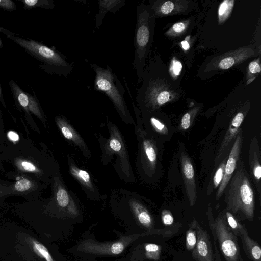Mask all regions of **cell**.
<instances>
[{"mask_svg": "<svg viewBox=\"0 0 261 261\" xmlns=\"http://www.w3.org/2000/svg\"><path fill=\"white\" fill-rule=\"evenodd\" d=\"M69 170L71 175L75 178L86 190L87 193L96 196L97 190L94 186L90 174L85 170L77 167L71 159H68Z\"/></svg>", "mask_w": 261, "mask_h": 261, "instance_id": "obj_15", "label": "cell"}, {"mask_svg": "<svg viewBox=\"0 0 261 261\" xmlns=\"http://www.w3.org/2000/svg\"><path fill=\"white\" fill-rule=\"evenodd\" d=\"M228 8V5L226 3V2H223L220 7L219 10V15L222 16L224 15L225 13H226V11Z\"/></svg>", "mask_w": 261, "mask_h": 261, "instance_id": "obj_39", "label": "cell"}, {"mask_svg": "<svg viewBox=\"0 0 261 261\" xmlns=\"http://www.w3.org/2000/svg\"><path fill=\"white\" fill-rule=\"evenodd\" d=\"M171 68L172 71L174 74L178 75L182 69V64L179 61H174Z\"/></svg>", "mask_w": 261, "mask_h": 261, "instance_id": "obj_34", "label": "cell"}, {"mask_svg": "<svg viewBox=\"0 0 261 261\" xmlns=\"http://www.w3.org/2000/svg\"><path fill=\"white\" fill-rule=\"evenodd\" d=\"M127 90L137 119V123L134 124V127L136 138L138 141L137 168L141 173L150 176L156 168L157 161L156 146L153 141L147 137L146 132L143 129L140 111L134 102L129 89Z\"/></svg>", "mask_w": 261, "mask_h": 261, "instance_id": "obj_6", "label": "cell"}, {"mask_svg": "<svg viewBox=\"0 0 261 261\" xmlns=\"http://www.w3.org/2000/svg\"><path fill=\"white\" fill-rule=\"evenodd\" d=\"M34 95L29 94V104L27 111L25 112L26 116H31L30 113L33 114L37 117L46 126V118L43 111L40 105L38 98L36 95L34 91Z\"/></svg>", "mask_w": 261, "mask_h": 261, "instance_id": "obj_20", "label": "cell"}, {"mask_svg": "<svg viewBox=\"0 0 261 261\" xmlns=\"http://www.w3.org/2000/svg\"><path fill=\"white\" fill-rule=\"evenodd\" d=\"M3 48V43L1 40V38H0V49Z\"/></svg>", "mask_w": 261, "mask_h": 261, "instance_id": "obj_42", "label": "cell"}, {"mask_svg": "<svg viewBox=\"0 0 261 261\" xmlns=\"http://www.w3.org/2000/svg\"><path fill=\"white\" fill-rule=\"evenodd\" d=\"M161 220L165 226H171L174 223L173 215L170 211L167 210H164L162 211Z\"/></svg>", "mask_w": 261, "mask_h": 261, "instance_id": "obj_30", "label": "cell"}, {"mask_svg": "<svg viewBox=\"0 0 261 261\" xmlns=\"http://www.w3.org/2000/svg\"><path fill=\"white\" fill-rule=\"evenodd\" d=\"M2 123V115H1V111L0 110V125Z\"/></svg>", "mask_w": 261, "mask_h": 261, "instance_id": "obj_43", "label": "cell"}, {"mask_svg": "<svg viewBox=\"0 0 261 261\" xmlns=\"http://www.w3.org/2000/svg\"><path fill=\"white\" fill-rule=\"evenodd\" d=\"M238 165L225 190L226 210L241 220L252 221L255 208L254 192L243 162L239 161Z\"/></svg>", "mask_w": 261, "mask_h": 261, "instance_id": "obj_1", "label": "cell"}, {"mask_svg": "<svg viewBox=\"0 0 261 261\" xmlns=\"http://www.w3.org/2000/svg\"><path fill=\"white\" fill-rule=\"evenodd\" d=\"M23 8L27 10H30L35 8H41L44 9H53L55 4L53 0H22Z\"/></svg>", "mask_w": 261, "mask_h": 261, "instance_id": "obj_25", "label": "cell"}, {"mask_svg": "<svg viewBox=\"0 0 261 261\" xmlns=\"http://www.w3.org/2000/svg\"><path fill=\"white\" fill-rule=\"evenodd\" d=\"M149 122L151 126L156 132L164 135L168 133V129L166 125L156 117H150Z\"/></svg>", "mask_w": 261, "mask_h": 261, "instance_id": "obj_28", "label": "cell"}, {"mask_svg": "<svg viewBox=\"0 0 261 261\" xmlns=\"http://www.w3.org/2000/svg\"><path fill=\"white\" fill-rule=\"evenodd\" d=\"M7 135L9 139L13 142H16L19 140V135L14 131H9Z\"/></svg>", "mask_w": 261, "mask_h": 261, "instance_id": "obj_38", "label": "cell"}, {"mask_svg": "<svg viewBox=\"0 0 261 261\" xmlns=\"http://www.w3.org/2000/svg\"><path fill=\"white\" fill-rule=\"evenodd\" d=\"M206 214L212 234L216 238L222 256L226 261H238L241 254L238 237L227 225L222 213H220L214 220L209 206Z\"/></svg>", "mask_w": 261, "mask_h": 261, "instance_id": "obj_7", "label": "cell"}, {"mask_svg": "<svg viewBox=\"0 0 261 261\" xmlns=\"http://www.w3.org/2000/svg\"><path fill=\"white\" fill-rule=\"evenodd\" d=\"M249 166L250 172L258 191H260L261 164L260 154L257 139L254 138L250 144L249 151Z\"/></svg>", "mask_w": 261, "mask_h": 261, "instance_id": "obj_13", "label": "cell"}, {"mask_svg": "<svg viewBox=\"0 0 261 261\" xmlns=\"http://www.w3.org/2000/svg\"><path fill=\"white\" fill-rule=\"evenodd\" d=\"M55 122L63 137L77 146L87 158H90L91 154L89 148L80 135L62 116H57Z\"/></svg>", "mask_w": 261, "mask_h": 261, "instance_id": "obj_11", "label": "cell"}, {"mask_svg": "<svg viewBox=\"0 0 261 261\" xmlns=\"http://www.w3.org/2000/svg\"><path fill=\"white\" fill-rule=\"evenodd\" d=\"M125 4L124 0H104L98 1L99 12L95 15V27L99 28L107 13L115 14Z\"/></svg>", "mask_w": 261, "mask_h": 261, "instance_id": "obj_16", "label": "cell"}, {"mask_svg": "<svg viewBox=\"0 0 261 261\" xmlns=\"http://www.w3.org/2000/svg\"><path fill=\"white\" fill-rule=\"evenodd\" d=\"M83 246L84 251L88 252L108 255H118L121 253L124 249L123 242L118 241L108 244H98L93 241H87Z\"/></svg>", "mask_w": 261, "mask_h": 261, "instance_id": "obj_12", "label": "cell"}, {"mask_svg": "<svg viewBox=\"0 0 261 261\" xmlns=\"http://www.w3.org/2000/svg\"><path fill=\"white\" fill-rule=\"evenodd\" d=\"M34 183L28 178L22 177L13 185V191L19 193H23L34 187Z\"/></svg>", "mask_w": 261, "mask_h": 261, "instance_id": "obj_27", "label": "cell"}, {"mask_svg": "<svg viewBox=\"0 0 261 261\" xmlns=\"http://www.w3.org/2000/svg\"><path fill=\"white\" fill-rule=\"evenodd\" d=\"M197 221L195 218L189 224V229L186 233V249L192 251L194 248L197 242Z\"/></svg>", "mask_w": 261, "mask_h": 261, "instance_id": "obj_22", "label": "cell"}, {"mask_svg": "<svg viewBox=\"0 0 261 261\" xmlns=\"http://www.w3.org/2000/svg\"><path fill=\"white\" fill-rule=\"evenodd\" d=\"M238 261H244L243 259L242 258L241 255L239 256V260Z\"/></svg>", "mask_w": 261, "mask_h": 261, "instance_id": "obj_44", "label": "cell"}, {"mask_svg": "<svg viewBox=\"0 0 261 261\" xmlns=\"http://www.w3.org/2000/svg\"><path fill=\"white\" fill-rule=\"evenodd\" d=\"M181 167L186 193L190 205L193 206L197 200L194 170L190 159L184 152L181 153Z\"/></svg>", "mask_w": 261, "mask_h": 261, "instance_id": "obj_10", "label": "cell"}, {"mask_svg": "<svg viewBox=\"0 0 261 261\" xmlns=\"http://www.w3.org/2000/svg\"><path fill=\"white\" fill-rule=\"evenodd\" d=\"M185 28V24L182 22H178L174 24L172 27V29L177 33L182 32Z\"/></svg>", "mask_w": 261, "mask_h": 261, "instance_id": "obj_37", "label": "cell"}, {"mask_svg": "<svg viewBox=\"0 0 261 261\" xmlns=\"http://www.w3.org/2000/svg\"><path fill=\"white\" fill-rule=\"evenodd\" d=\"M181 45H182L183 48L185 50H187L189 48V43L186 41H182Z\"/></svg>", "mask_w": 261, "mask_h": 261, "instance_id": "obj_41", "label": "cell"}, {"mask_svg": "<svg viewBox=\"0 0 261 261\" xmlns=\"http://www.w3.org/2000/svg\"><path fill=\"white\" fill-rule=\"evenodd\" d=\"M107 121L110 137L99 139L102 152V161L106 165L115 155V167L120 176L127 182H133L135 178L124 138L117 126L112 123L108 117Z\"/></svg>", "mask_w": 261, "mask_h": 261, "instance_id": "obj_5", "label": "cell"}, {"mask_svg": "<svg viewBox=\"0 0 261 261\" xmlns=\"http://www.w3.org/2000/svg\"><path fill=\"white\" fill-rule=\"evenodd\" d=\"M4 34L27 53L41 61L40 66L46 72L65 77L71 73L73 65L60 52L38 41L15 36L7 30Z\"/></svg>", "mask_w": 261, "mask_h": 261, "instance_id": "obj_3", "label": "cell"}, {"mask_svg": "<svg viewBox=\"0 0 261 261\" xmlns=\"http://www.w3.org/2000/svg\"><path fill=\"white\" fill-rule=\"evenodd\" d=\"M239 237H241L242 248L246 256L252 261H261L260 246L249 236L245 225Z\"/></svg>", "mask_w": 261, "mask_h": 261, "instance_id": "obj_14", "label": "cell"}, {"mask_svg": "<svg viewBox=\"0 0 261 261\" xmlns=\"http://www.w3.org/2000/svg\"><path fill=\"white\" fill-rule=\"evenodd\" d=\"M14 164L21 171L40 175L41 170L33 162L21 158L14 160Z\"/></svg>", "mask_w": 261, "mask_h": 261, "instance_id": "obj_23", "label": "cell"}, {"mask_svg": "<svg viewBox=\"0 0 261 261\" xmlns=\"http://www.w3.org/2000/svg\"><path fill=\"white\" fill-rule=\"evenodd\" d=\"M214 247V257L215 261H222L220 257V253L217 245V241L215 238H213Z\"/></svg>", "mask_w": 261, "mask_h": 261, "instance_id": "obj_36", "label": "cell"}, {"mask_svg": "<svg viewBox=\"0 0 261 261\" xmlns=\"http://www.w3.org/2000/svg\"><path fill=\"white\" fill-rule=\"evenodd\" d=\"M0 7L10 11H14L16 9L15 4L11 0H0Z\"/></svg>", "mask_w": 261, "mask_h": 261, "instance_id": "obj_31", "label": "cell"}, {"mask_svg": "<svg viewBox=\"0 0 261 261\" xmlns=\"http://www.w3.org/2000/svg\"><path fill=\"white\" fill-rule=\"evenodd\" d=\"M196 229L197 242L191 251L193 258L196 261H215L209 234L199 223Z\"/></svg>", "mask_w": 261, "mask_h": 261, "instance_id": "obj_9", "label": "cell"}, {"mask_svg": "<svg viewBox=\"0 0 261 261\" xmlns=\"http://www.w3.org/2000/svg\"><path fill=\"white\" fill-rule=\"evenodd\" d=\"M95 73L94 89L103 92L111 100L119 116L127 124H134L135 120L124 99V88L109 65L105 68L86 61Z\"/></svg>", "mask_w": 261, "mask_h": 261, "instance_id": "obj_4", "label": "cell"}, {"mask_svg": "<svg viewBox=\"0 0 261 261\" xmlns=\"http://www.w3.org/2000/svg\"><path fill=\"white\" fill-rule=\"evenodd\" d=\"M30 244L34 252L45 261H54L47 248L34 238H31Z\"/></svg>", "mask_w": 261, "mask_h": 261, "instance_id": "obj_24", "label": "cell"}, {"mask_svg": "<svg viewBox=\"0 0 261 261\" xmlns=\"http://www.w3.org/2000/svg\"><path fill=\"white\" fill-rule=\"evenodd\" d=\"M55 196L58 205L62 208L68 207V210L75 214L76 210L66 189L59 181H56Z\"/></svg>", "mask_w": 261, "mask_h": 261, "instance_id": "obj_19", "label": "cell"}, {"mask_svg": "<svg viewBox=\"0 0 261 261\" xmlns=\"http://www.w3.org/2000/svg\"><path fill=\"white\" fill-rule=\"evenodd\" d=\"M129 205L139 223L146 228H152L153 219L149 211L141 203L134 199L130 201Z\"/></svg>", "mask_w": 261, "mask_h": 261, "instance_id": "obj_18", "label": "cell"}, {"mask_svg": "<svg viewBox=\"0 0 261 261\" xmlns=\"http://www.w3.org/2000/svg\"><path fill=\"white\" fill-rule=\"evenodd\" d=\"M0 102L1 103V104L2 105V106L5 107V108H6V103L5 102V100H4V97H3V93H2V88H1V82H0Z\"/></svg>", "mask_w": 261, "mask_h": 261, "instance_id": "obj_40", "label": "cell"}, {"mask_svg": "<svg viewBox=\"0 0 261 261\" xmlns=\"http://www.w3.org/2000/svg\"><path fill=\"white\" fill-rule=\"evenodd\" d=\"M234 60L232 57H226L222 59L219 63V67L222 69H227L234 64Z\"/></svg>", "mask_w": 261, "mask_h": 261, "instance_id": "obj_32", "label": "cell"}, {"mask_svg": "<svg viewBox=\"0 0 261 261\" xmlns=\"http://www.w3.org/2000/svg\"><path fill=\"white\" fill-rule=\"evenodd\" d=\"M137 20L134 45L135 55L133 66L136 70L137 83L142 81L146 60L153 40L155 15L149 5L138 4L136 10Z\"/></svg>", "mask_w": 261, "mask_h": 261, "instance_id": "obj_2", "label": "cell"}, {"mask_svg": "<svg viewBox=\"0 0 261 261\" xmlns=\"http://www.w3.org/2000/svg\"><path fill=\"white\" fill-rule=\"evenodd\" d=\"M242 140V129L240 128L226 162L224 176L219 185L216 196L217 199H218L224 192L225 188L228 184L236 170L237 162L240 155Z\"/></svg>", "mask_w": 261, "mask_h": 261, "instance_id": "obj_8", "label": "cell"}, {"mask_svg": "<svg viewBox=\"0 0 261 261\" xmlns=\"http://www.w3.org/2000/svg\"><path fill=\"white\" fill-rule=\"evenodd\" d=\"M222 213L226 224L230 230L237 237L239 236L245 224H241L235 216L226 209L224 210Z\"/></svg>", "mask_w": 261, "mask_h": 261, "instance_id": "obj_21", "label": "cell"}, {"mask_svg": "<svg viewBox=\"0 0 261 261\" xmlns=\"http://www.w3.org/2000/svg\"><path fill=\"white\" fill-rule=\"evenodd\" d=\"M226 159L220 164L217 168L213 178V184L215 188H217L221 182L224 174V169L226 164Z\"/></svg>", "mask_w": 261, "mask_h": 261, "instance_id": "obj_29", "label": "cell"}, {"mask_svg": "<svg viewBox=\"0 0 261 261\" xmlns=\"http://www.w3.org/2000/svg\"><path fill=\"white\" fill-rule=\"evenodd\" d=\"M145 255L147 258L158 261L160 259L161 247L154 243H146L144 245Z\"/></svg>", "mask_w": 261, "mask_h": 261, "instance_id": "obj_26", "label": "cell"}, {"mask_svg": "<svg viewBox=\"0 0 261 261\" xmlns=\"http://www.w3.org/2000/svg\"><path fill=\"white\" fill-rule=\"evenodd\" d=\"M180 125L183 129H188L191 125V115L189 113H186L182 117Z\"/></svg>", "mask_w": 261, "mask_h": 261, "instance_id": "obj_33", "label": "cell"}, {"mask_svg": "<svg viewBox=\"0 0 261 261\" xmlns=\"http://www.w3.org/2000/svg\"><path fill=\"white\" fill-rule=\"evenodd\" d=\"M244 114L241 112L238 113L233 118L224 136V138L221 144L220 150L218 153V159L222 155L223 152L228 146L230 142L237 137L240 129V127L244 120Z\"/></svg>", "mask_w": 261, "mask_h": 261, "instance_id": "obj_17", "label": "cell"}, {"mask_svg": "<svg viewBox=\"0 0 261 261\" xmlns=\"http://www.w3.org/2000/svg\"><path fill=\"white\" fill-rule=\"evenodd\" d=\"M249 69L252 73H256L257 72H260V67L257 62L253 61L249 65Z\"/></svg>", "mask_w": 261, "mask_h": 261, "instance_id": "obj_35", "label": "cell"}]
</instances>
